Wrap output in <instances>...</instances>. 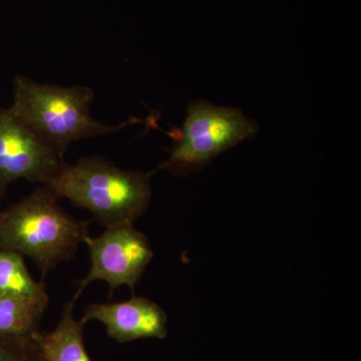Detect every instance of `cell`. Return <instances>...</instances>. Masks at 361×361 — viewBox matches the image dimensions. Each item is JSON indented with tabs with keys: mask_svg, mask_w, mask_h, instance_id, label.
I'll list each match as a JSON object with an SVG mask.
<instances>
[{
	"mask_svg": "<svg viewBox=\"0 0 361 361\" xmlns=\"http://www.w3.org/2000/svg\"><path fill=\"white\" fill-rule=\"evenodd\" d=\"M89 221L71 217L59 205L58 197L40 185L2 210L0 247L30 258L45 276L75 256L89 235Z\"/></svg>",
	"mask_w": 361,
	"mask_h": 361,
	"instance_id": "obj_2",
	"label": "cell"
},
{
	"mask_svg": "<svg viewBox=\"0 0 361 361\" xmlns=\"http://www.w3.org/2000/svg\"><path fill=\"white\" fill-rule=\"evenodd\" d=\"M94 90L84 85L37 84L18 75L13 80V103L9 110L63 157L73 142L113 134L137 122L120 125L99 122L90 115Z\"/></svg>",
	"mask_w": 361,
	"mask_h": 361,
	"instance_id": "obj_3",
	"label": "cell"
},
{
	"mask_svg": "<svg viewBox=\"0 0 361 361\" xmlns=\"http://www.w3.org/2000/svg\"><path fill=\"white\" fill-rule=\"evenodd\" d=\"M73 297L61 310L56 329L51 332L39 331L37 344L44 361H92L84 341L85 323L75 317Z\"/></svg>",
	"mask_w": 361,
	"mask_h": 361,
	"instance_id": "obj_8",
	"label": "cell"
},
{
	"mask_svg": "<svg viewBox=\"0 0 361 361\" xmlns=\"http://www.w3.org/2000/svg\"><path fill=\"white\" fill-rule=\"evenodd\" d=\"M0 296L27 297L49 300L42 282L33 279L25 257L0 247Z\"/></svg>",
	"mask_w": 361,
	"mask_h": 361,
	"instance_id": "obj_10",
	"label": "cell"
},
{
	"mask_svg": "<svg viewBox=\"0 0 361 361\" xmlns=\"http://www.w3.org/2000/svg\"><path fill=\"white\" fill-rule=\"evenodd\" d=\"M49 304V300L44 299L0 296V334L32 336L39 334Z\"/></svg>",
	"mask_w": 361,
	"mask_h": 361,
	"instance_id": "obj_9",
	"label": "cell"
},
{
	"mask_svg": "<svg viewBox=\"0 0 361 361\" xmlns=\"http://www.w3.org/2000/svg\"><path fill=\"white\" fill-rule=\"evenodd\" d=\"M255 121L232 106H216L206 99L191 102L175 137V145L160 170L186 175L205 167L227 149L257 134Z\"/></svg>",
	"mask_w": 361,
	"mask_h": 361,
	"instance_id": "obj_4",
	"label": "cell"
},
{
	"mask_svg": "<svg viewBox=\"0 0 361 361\" xmlns=\"http://www.w3.org/2000/svg\"><path fill=\"white\" fill-rule=\"evenodd\" d=\"M37 336H11L0 334V361H44Z\"/></svg>",
	"mask_w": 361,
	"mask_h": 361,
	"instance_id": "obj_11",
	"label": "cell"
},
{
	"mask_svg": "<svg viewBox=\"0 0 361 361\" xmlns=\"http://www.w3.org/2000/svg\"><path fill=\"white\" fill-rule=\"evenodd\" d=\"M153 173L125 170L99 156L65 164L44 185L58 198L85 209L106 228L133 226L148 211Z\"/></svg>",
	"mask_w": 361,
	"mask_h": 361,
	"instance_id": "obj_1",
	"label": "cell"
},
{
	"mask_svg": "<svg viewBox=\"0 0 361 361\" xmlns=\"http://www.w3.org/2000/svg\"><path fill=\"white\" fill-rule=\"evenodd\" d=\"M51 145L9 109L0 108V197L18 180L45 185L65 165Z\"/></svg>",
	"mask_w": 361,
	"mask_h": 361,
	"instance_id": "obj_6",
	"label": "cell"
},
{
	"mask_svg": "<svg viewBox=\"0 0 361 361\" xmlns=\"http://www.w3.org/2000/svg\"><path fill=\"white\" fill-rule=\"evenodd\" d=\"M80 320L101 322L106 334L118 343L168 336L167 314L146 297L133 296L122 302L92 304Z\"/></svg>",
	"mask_w": 361,
	"mask_h": 361,
	"instance_id": "obj_7",
	"label": "cell"
},
{
	"mask_svg": "<svg viewBox=\"0 0 361 361\" xmlns=\"http://www.w3.org/2000/svg\"><path fill=\"white\" fill-rule=\"evenodd\" d=\"M0 199H2L1 197H0ZM2 210L1 208H0V217H1Z\"/></svg>",
	"mask_w": 361,
	"mask_h": 361,
	"instance_id": "obj_12",
	"label": "cell"
},
{
	"mask_svg": "<svg viewBox=\"0 0 361 361\" xmlns=\"http://www.w3.org/2000/svg\"><path fill=\"white\" fill-rule=\"evenodd\" d=\"M84 243L89 249L90 268L80 281L75 299L94 281L110 285L111 294L122 285L134 289L154 257L149 239L134 226L106 228L101 236L87 235Z\"/></svg>",
	"mask_w": 361,
	"mask_h": 361,
	"instance_id": "obj_5",
	"label": "cell"
}]
</instances>
